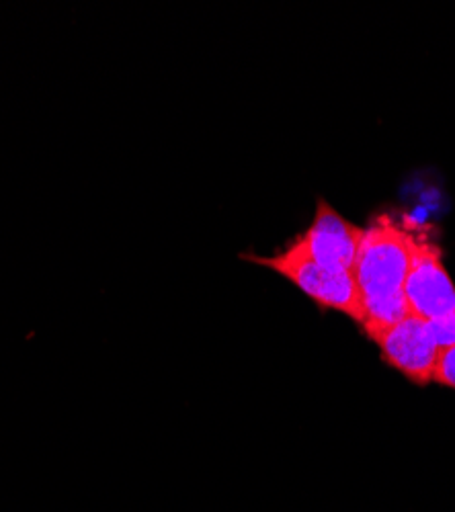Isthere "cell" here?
Instances as JSON below:
<instances>
[{"label": "cell", "mask_w": 455, "mask_h": 512, "mask_svg": "<svg viewBox=\"0 0 455 512\" xmlns=\"http://www.w3.org/2000/svg\"><path fill=\"white\" fill-rule=\"evenodd\" d=\"M415 228L398 224L390 216L378 218L365 230L353 275L363 306L367 338L400 322L408 310L404 302V281L410 269Z\"/></svg>", "instance_id": "6da1fadb"}, {"label": "cell", "mask_w": 455, "mask_h": 512, "mask_svg": "<svg viewBox=\"0 0 455 512\" xmlns=\"http://www.w3.org/2000/svg\"><path fill=\"white\" fill-rule=\"evenodd\" d=\"M369 340L380 349L382 361L408 379L412 386H431L439 347L431 336L427 320L406 314L400 322L380 330Z\"/></svg>", "instance_id": "5b68a950"}, {"label": "cell", "mask_w": 455, "mask_h": 512, "mask_svg": "<svg viewBox=\"0 0 455 512\" xmlns=\"http://www.w3.org/2000/svg\"><path fill=\"white\" fill-rule=\"evenodd\" d=\"M365 230L345 220L328 201L318 199L312 224L285 246L333 271H353Z\"/></svg>", "instance_id": "277c9868"}, {"label": "cell", "mask_w": 455, "mask_h": 512, "mask_svg": "<svg viewBox=\"0 0 455 512\" xmlns=\"http://www.w3.org/2000/svg\"><path fill=\"white\" fill-rule=\"evenodd\" d=\"M427 324H429L431 336L437 343L439 351L449 349V347L455 345V312H449L445 316L427 320Z\"/></svg>", "instance_id": "52a82bcc"}, {"label": "cell", "mask_w": 455, "mask_h": 512, "mask_svg": "<svg viewBox=\"0 0 455 512\" xmlns=\"http://www.w3.org/2000/svg\"><path fill=\"white\" fill-rule=\"evenodd\" d=\"M240 259L265 267L289 283H294L302 293L310 297L320 312H341L357 326H363L365 314L353 271L324 269L287 246L269 256L242 252Z\"/></svg>", "instance_id": "7a4b0ae2"}, {"label": "cell", "mask_w": 455, "mask_h": 512, "mask_svg": "<svg viewBox=\"0 0 455 512\" xmlns=\"http://www.w3.org/2000/svg\"><path fill=\"white\" fill-rule=\"evenodd\" d=\"M404 302L408 314L423 320L455 312V283L445 269L443 250L423 230H415V238H412Z\"/></svg>", "instance_id": "3957f363"}, {"label": "cell", "mask_w": 455, "mask_h": 512, "mask_svg": "<svg viewBox=\"0 0 455 512\" xmlns=\"http://www.w3.org/2000/svg\"><path fill=\"white\" fill-rule=\"evenodd\" d=\"M433 383L455 392V345L439 351L437 365L433 371Z\"/></svg>", "instance_id": "8992f818"}]
</instances>
